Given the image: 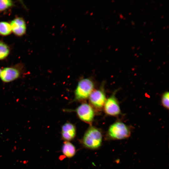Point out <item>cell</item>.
Wrapping results in <instances>:
<instances>
[{
	"label": "cell",
	"instance_id": "cell-12",
	"mask_svg": "<svg viewBox=\"0 0 169 169\" xmlns=\"http://www.w3.org/2000/svg\"><path fill=\"white\" fill-rule=\"evenodd\" d=\"M9 52L8 46L4 43L0 41V60L6 58Z\"/></svg>",
	"mask_w": 169,
	"mask_h": 169
},
{
	"label": "cell",
	"instance_id": "cell-7",
	"mask_svg": "<svg viewBox=\"0 0 169 169\" xmlns=\"http://www.w3.org/2000/svg\"><path fill=\"white\" fill-rule=\"evenodd\" d=\"M20 73L17 69L13 67H6L1 70L0 77L4 82L8 83L18 79Z\"/></svg>",
	"mask_w": 169,
	"mask_h": 169
},
{
	"label": "cell",
	"instance_id": "cell-10",
	"mask_svg": "<svg viewBox=\"0 0 169 169\" xmlns=\"http://www.w3.org/2000/svg\"><path fill=\"white\" fill-rule=\"evenodd\" d=\"M62 152L68 158H71L75 155L76 149L74 146L68 141H65L62 148Z\"/></svg>",
	"mask_w": 169,
	"mask_h": 169
},
{
	"label": "cell",
	"instance_id": "cell-11",
	"mask_svg": "<svg viewBox=\"0 0 169 169\" xmlns=\"http://www.w3.org/2000/svg\"><path fill=\"white\" fill-rule=\"evenodd\" d=\"M12 31L10 23L6 22H0V34L6 36L9 34Z\"/></svg>",
	"mask_w": 169,
	"mask_h": 169
},
{
	"label": "cell",
	"instance_id": "cell-9",
	"mask_svg": "<svg viewBox=\"0 0 169 169\" xmlns=\"http://www.w3.org/2000/svg\"><path fill=\"white\" fill-rule=\"evenodd\" d=\"M12 31L16 35L21 36L23 35L26 30V24L22 18H17L12 20L10 24Z\"/></svg>",
	"mask_w": 169,
	"mask_h": 169
},
{
	"label": "cell",
	"instance_id": "cell-8",
	"mask_svg": "<svg viewBox=\"0 0 169 169\" xmlns=\"http://www.w3.org/2000/svg\"><path fill=\"white\" fill-rule=\"evenodd\" d=\"M76 134V128L72 123L67 122L62 126V137L65 141H69L73 140L75 137Z\"/></svg>",
	"mask_w": 169,
	"mask_h": 169
},
{
	"label": "cell",
	"instance_id": "cell-4",
	"mask_svg": "<svg viewBox=\"0 0 169 169\" xmlns=\"http://www.w3.org/2000/svg\"><path fill=\"white\" fill-rule=\"evenodd\" d=\"M76 112L79 119L83 121L91 123L93 120L94 112L92 107L87 103H83L76 109Z\"/></svg>",
	"mask_w": 169,
	"mask_h": 169
},
{
	"label": "cell",
	"instance_id": "cell-13",
	"mask_svg": "<svg viewBox=\"0 0 169 169\" xmlns=\"http://www.w3.org/2000/svg\"><path fill=\"white\" fill-rule=\"evenodd\" d=\"M13 5V2L10 0H0V11L7 9Z\"/></svg>",
	"mask_w": 169,
	"mask_h": 169
},
{
	"label": "cell",
	"instance_id": "cell-6",
	"mask_svg": "<svg viewBox=\"0 0 169 169\" xmlns=\"http://www.w3.org/2000/svg\"><path fill=\"white\" fill-rule=\"evenodd\" d=\"M89 98L91 105L97 109L102 108L104 106L106 100L105 93L102 89L93 91Z\"/></svg>",
	"mask_w": 169,
	"mask_h": 169
},
{
	"label": "cell",
	"instance_id": "cell-5",
	"mask_svg": "<svg viewBox=\"0 0 169 169\" xmlns=\"http://www.w3.org/2000/svg\"><path fill=\"white\" fill-rule=\"evenodd\" d=\"M115 93L106 99L104 105L105 113L112 116H117L120 113V108Z\"/></svg>",
	"mask_w": 169,
	"mask_h": 169
},
{
	"label": "cell",
	"instance_id": "cell-1",
	"mask_svg": "<svg viewBox=\"0 0 169 169\" xmlns=\"http://www.w3.org/2000/svg\"><path fill=\"white\" fill-rule=\"evenodd\" d=\"M102 134L99 129L91 126L86 131L81 140L84 147L90 149H96L101 146Z\"/></svg>",
	"mask_w": 169,
	"mask_h": 169
},
{
	"label": "cell",
	"instance_id": "cell-3",
	"mask_svg": "<svg viewBox=\"0 0 169 169\" xmlns=\"http://www.w3.org/2000/svg\"><path fill=\"white\" fill-rule=\"evenodd\" d=\"M94 88V83L90 79L88 78L82 79L79 82L75 90V99L81 100L87 98L93 91Z\"/></svg>",
	"mask_w": 169,
	"mask_h": 169
},
{
	"label": "cell",
	"instance_id": "cell-2",
	"mask_svg": "<svg viewBox=\"0 0 169 169\" xmlns=\"http://www.w3.org/2000/svg\"><path fill=\"white\" fill-rule=\"evenodd\" d=\"M131 131L129 126L120 121H116L110 126L106 136L110 140H119L128 138Z\"/></svg>",
	"mask_w": 169,
	"mask_h": 169
},
{
	"label": "cell",
	"instance_id": "cell-14",
	"mask_svg": "<svg viewBox=\"0 0 169 169\" xmlns=\"http://www.w3.org/2000/svg\"><path fill=\"white\" fill-rule=\"evenodd\" d=\"M169 96L168 92H166L163 94L161 98L162 104L166 109L169 108Z\"/></svg>",
	"mask_w": 169,
	"mask_h": 169
},
{
	"label": "cell",
	"instance_id": "cell-15",
	"mask_svg": "<svg viewBox=\"0 0 169 169\" xmlns=\"http://www.w3.org/2000/svg\"><path fill=\"white\" fill-rule=\"evenodd\" d=\"M1 71V69H0V75Z\"/></svg>",
	"mask_w": 169,
	"mask_h": 169
}]
</instances>
